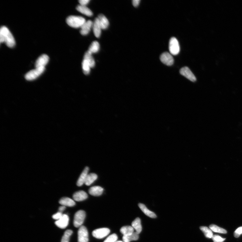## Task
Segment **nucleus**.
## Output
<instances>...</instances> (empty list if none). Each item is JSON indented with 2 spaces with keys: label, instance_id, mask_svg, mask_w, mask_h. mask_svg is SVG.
Masks as SVG:
<instances>
[{
  "label": "nucleus",
  "instance_id": "33",
  "mask_svg": "<svg viewBox=\"0 0 242 242\" xmlns=\"http://www.w3.org/2000/svg\"><path fill=\"white\" fill-rule=\"evenodd\" d=\"M241 234H242V227H240L235 231L234 235L235 238H238Z\"/></svg>",
  "mask_w": 242,
  "mask_h": 242
},
{
  "label": "nucleus",
  "instance_id": "1",
  "mask_svg": "<svg viewBox=\"0 0 242 242\" xmlns=\"http://www.w3.org/2000/svg\"><path fill=\"white\" fill-rule=\"evenodd\" d=\"M0 42L5 43L7 46L9 47H13L15 45L14 37L6 26H2L0 30Z\"/></svg>",
  "mask_w": 242,
  "mask_h": 242
},
{
  "label": "nucleus",
  "instance_id": "22",
  "mask_svg": "<svg viewBox=\"0 0 242 242\" xmlns=\"http://www.w3.org/2000/svg\"><path fill=\"white\" fill-rule=\"evenodd\" d=\"M84 60L88 63L91 68L94 67L95 65V62L91 53L88 51L85 53L84 56Z\"/></svg>",
  "mask_w": 242,
  "mask_h": 242
},
{
  "label": "nucleus",
  "instance_id": "17",
  "mask_svg": "<svg viewBox=\"0 0 242 242\" xmlns=\"http://www.w3.org/2000/svg\"><path fill=\"white\" fill-rule=\"evenodd\" d=\"M98 18L100 25L102 30L107 29L109 25V22L108 19L102 14H100L98 16Z\"/></svg>",
  "mask_w": 242,
  "mask_h": 242
},
{
  "label": "nucleus",
  "instance_id": "31",
  "mask_svg": "<svg viewBox=\"0 0 242 242\" xmlns=\"http://www.w3.org/2000/svg\"><path fill=\"white\" fill-rule=\"evenodd\" d=\"M118 239L117 234H113L111 235L106 239L104 242H116Z\"/></svg>",
  "mask_w": 242,
  "mask_h": 242
},
{
  "label": "nucleus",
  "instance_id": "25",
  "mask_svg": "<svg viewBox=\"0 0 242 242\" xmlns=\"http://www.w3.org/2000/svg\"><path fill=\"white\" fill-rule=\"evenodd\" d=\"M139 238V234L136 232L130 235L123 236V239L124 242H130L132 241L137 240Z\"/></svg>",
  "mask_w": 242,
  "mask_h": 242
},
{
  "label": "nucleus",
  "instance_id": "18",
  "mask_svg": "<svg viewBox=\"0 0 242 242\" xmlns=\"http://www.w3.org/2000/svg\"><path fill=\"white\" fill-rule=\"evenodd\" d=\"M76 9L79 12L87 16L91 17L93 15L92 12L86 6H83L80 5L77 7Z\"/></svg>",
  "mask_w": 242,
  "mask_h": 242
},
{
  "label": "nucleus",
  "instance_id": "36",
  "mask_svg": "<svg viewBox=\"0 0 242 242\" xmlns=\"http://www.w3.org/2000/svg\"><path fill=\"white\" fill-rule=\"evenodd\" d=\"M140 0H133L132 1V4L134 7H137L140 4Z\"/></svg>",
  "mask_w": 242,
  "mask_h": 242
},
{
  "label": "nucleus",
  "instance_id": "28",
  "mask_svg": "<svg viewBox=\"0 0 242 242\" xmlns=\"http://www.w3.org/2000/svg\"><path fill=\"white\" fill-rule=\"evenodd\" d=\"M210 228L212 230L215 232L223 234L227 233V231L224 229L220 228V227L214 224H212L209 226Z\"/></svg>",
  "mask_w": 242,
  "mask_h": 242
},
{
  "label": "nucleus",
  "instance_id": "26",
  "mask_svg": "<svg viewBox=\"0 0 242 242\" xmlns=\"http://www.w3.org/2000/svg\"><path fill=\"white\" fill-rule=\"evenodd\" d=\"M100 49V45L98 42L94 41L91 43L88 51L91 54L98 52Z\"/></svg>",
  "mask_w": 242,
  "mask_h": 242
},
{
  "label": "nucleus",
  "instance_id": "12",
  "mask_svg": "<svg viewBox=\"0 0 242 242\" xmlns=\"http://www.w3.org/2000/svg\"><path fill=\"white\" fill-rule=\"evenodd\" d=\"M93 23L92 21L91 20L86 21L80 27V33L83 36L88 35L91 28L93 27Z\"/></svg>",
  "mask_w": 242,
  "mask_h": 242
},
{
  "label": "nucleus",
  "instance_id": "30",
  "mask_svg": "<svg viewBox=\"0 0 242 242\" xmlns=\"http://www.w3.org/2000/svg\"><path fill=\"white\" fill-rule=\"evenodd\" d=\"M72 233L73 231L71 230H66L62 237L61 242H69L70 236Z\"/></svg>",
  "mask_w": 242,
  "mask_h": 242
},
{
  "label": "nucleus",
  "instance_id": "9",
  "mask_svg": "<svg viewBox=\"0 0 242 242\" xmlns=\"http://www.w3.org/2000/svg\"><path fill=\"white\" fill-rule=\"evenodd\" d=\"M110 230L107 228H101L96 229L92 232V235L95 238L102 239L107 236L110 233Z\"/></svg>",
  "mask_w": 242,
  "mask_h": 242
},
{
  "label": "nucleus",
  "instance_id": "5",
  "mask_svg": "<svg viewBox=\"0 0 242 242\" xmlns=\"http://www.w3.org/2000/svg\"><path fill=\"white\" fill-rule=\"evenodd\" d=\"M85 216V212L84 211L80 210L77 212L74 217V226L76 228L81 227L83 223Z\"/></svg>",
  "mask_w": 242,
  "mask_h": 242
},
{
  "label": "nucleus",
  "instance_id": "34",
  "mask_svg": "<svg viewBox=\"0 0 242 242\" xmlns=\"http://www.w3.org/2000/svg\"><path fill=\"white\" fill-rule=\"evenodd\" d=\"M63 215L62 213L58 212H57V213L53 215L52 216V217L53 219L58 220L61 218Z\"/></svg>",
  "mask_w": 242,
  "mask_h": 242
},
{
  "label": "nucleus",
  "instance_id": "23",
  "mask_svg": "<svg viewBox=\"0 0 242 242\" xmlns=\"http://www.w3.org/2000/svg\"><path fill=\"white\" fill-rule=\"evenodd\" d=\"M98 176L95 173H91L88 174L85 184L87 186H90L96 180Z\"/></svg>",
  "mask_w": 242,
  "mask_h": 242
},
{
  "label": "nucleus",
  "instance_id": "24",
  "mask_svg": "<svg viewBox=\"0 0 242 242\" xmlns=\"http://www.w3.org/2000/svg\"><path fill=\"white\" fill-rule=\"evenodd\" d=\"M120 231L124 236L132 234L134 233V229L131 226H125L120 229Z\"/></svg>",
  "mask_w": 242,
  "mask_h": 242
},
{
  "label": "nucleus",
  "instance_id": "38",
  "mask_svg": "<svg viewBox=\"0 0 242 242\" xmlns=\"http://www.w3.org/2000/svg\"><path fill=\"white\" fill-rule=\"evenodd\" d=\"M116 242H123L121 241H116Z\"/></svg>",
  "mask_w": 242,
  "mask_h": 242
},
{
  "label": "nucleus",
  "instance_id": "7",
  "mask_svg": "<svg viewBox=\"0 0 242 242\" xmlns=\"http://www.w3.org/2000/svg\"><path fill=\"white\" fill-rule=\"evenodd\" d=\"M161 62L164 64L168 66L172 65L174 63V59L172 54L167 52H164L160 56Z\"/></svg>",
  "mask_w": 242,
  "mask_h": 242
},
{
  "label": "nucleus",
  "instance_id": "37",
  "mask_svg": "<svg viewBox=\"0 0 242 242\" xmlns=\"http://www.w3.org/2000/svg\"><path fill=\"white\" fill-rule=\"evenodd\" d=\"M66 209V206H60L59 208V212L62 213L63 211L65 210Z\"/></svg>",
  "mask_w": 242,
  "mask_h": 242
},
{
  "label": "nucleus",
  "instance_id": "32",
  "mask_svg": "<svg viewBox=\"0 0 242 242\" xmlns=\"http://www.w3.org/2000/svg\"><path fill=\"white\" fill-rule=\"evenodd\" d=\"M212 239L214 242H223L226 239H223L218 235H215L212 237Z\"/></svg>",
  "mask_w": 242,
  "mask_h": 242
},
{
  "label": "nucleus",
  "instance_id": "27",
  "mask_svg": "<svg viewBox=\"0 0 242 242\" xmlns=\"http://www.w3.org/2000/svg\"><path fill=\"white\" fill-rule=\"evenodd\" d=\"M201 230L204 233L206 238L211 239L213 236V233L212 230L205 226H201L200 227Z\"/></svg>",
  "mask_w": 242,
  "mask_h": 242
},
{
  "label": "nucleus",
  "instance_id": "4",
  "mask_svg": "<svg viewBox=\"0 0 242 242\" xmlns=\"http://www.w3.org/2000/svg\"><path fill=\"white\" fill-rule=\"evenodd\" d=\"M45 69V67L37 68L27 73L25 75V78L28 80H34L43 73Z\"/></svg>",
  "mask_w": 242,
  "mask_h": 242
},
{
  "label": "nucleus",
  "instance_id": "2",
  "mask_svg": "<svg viewBox=\"0 0 242 242\" xmlns=\"http://www.w3.org/2000/svg\"><path fill=\"white\" fill-rule=\"evenodd\" d=\"M85 19L80 16H70L66 19L68 25L74 28H79L83 25L86 22Z\"/></svg>",
  "mask_w": 242,
  "mask_h": 242
},
{
  "label": "nucleus",
  "instance_id": "16",
  "mask_svg": "<svg viewBox=\"0 0 242 242\" xmlns=\"http://www.w3.org/2000/svg\"><path fill=\"white\" fill-rule=\"evenodd\" d=\"M103 188L99 186H95L90 188L89 190L90 194L94 196H99L102 195Z\"/></svg>",
  "mask_w": 242,
  "mask_h": 242
},
{
  "label": "nucleus",
  "instance_id": "20",
  "mask_svg": "<svg viewBox=\"0 0 242 242\" xmlns=\"http://www.w3.org/2000/svg\"><path fill=\"white\" fill-rule=\"evenodd\" d=\"M138 206L140 209H141L144 213L147 216L150 217L152 218H155L157 217L156 214L153 212L149 210L146 206L143 204L140 203V204H139Z\"/></svg>",
  "mask_w": 242,
  "mask_h": 242
},
{
  "label": "nucleus",
  "instance_id": "6",
  "mask_svg": "<svg viewBox=\"0 0 242 242\" xmlns=\"http://www.w3.org/2000/svg\"><path fill=\"white\" fill-rule=\"evenodd\" d=\"M78 242H88L89 234L88 230L84 226L80 227L78 231Z\"/></svg>",
  "mask_w": 242,
  "mask_h": 242
},
{
  "label": "nucleus",
  "instance_id": "19",
  "mask_svg": "<svg viewBox=\"0 0 242 242\" xmlns=\"http://www.w3.org/2000/svg\"><path fill=\"white\" fill-rule=\"evenodd\" d=\"M59 204L62 206L72 207L75 205V201L69 197H63L59 201Z\"/></svg>",
  "mask_w": 242,
  "mask_h": 242
},
{
  "label": "nucleus",
  "instance_id": "21",
  "mask_svg": "<svg viewBox=\"0 0 242 242\" xmlns=\"http://www.w3.org/2000/svg\"><path fill=\"white\" fill-rule=\"evenodd\" d=\"M132 227L137 234H139L142 230L141 220L139 217H137L132 223Z\"/></svg>",
  "mask_w": 242,
  "mask_h": 242
},
{
  "label": "nucleus",
  "instance_id": "14",
  "mask_svg": "<svg viewBox=\"0 0 242 242\" xmlns=\"http://www.w3.org/2000/svg\"><path fill=\"white\" fill-rule=\"evenodd\" d=\"M73 197L74 201H80L86 199L88 197V195L84 191H80L75 192Z\"/></svg>",
  "mask_w": 242,
  "mask_h": 242
},
{
  "label": "nucleus",
  "instance_id": "15",
  "mask_svg": "<svg viewBox=\"0 0 242 242\" xmlns=\"http://www.w3.org/2000/svg\"><path fill=\"white\" fill-rule=\"evenodd\" d=\"M89 169V168L87 167L85 168L77 181V186H81L85 184L86 177L88 174Z\"/></svg>",
  "mask_w": 242,
  "mask_h": 242
},
{
  "label": "nucleus",
  "instance_id": "10",
  "mask_svg": "<svg viewBox=\"0 0 242 242\" xmlns=\"http://www.w3.org/2000/svg\"><path fill=\"white\" fill-rule=\"evenodd\" d=\"M69 217L66 214H63L61 218L55 222L56 225L61 229H64L68 225Z\"/></svg>",
  "mask_w": 242,
  "mask_h": 242
},
{
  "label": "nucleus",
  "instance_id": "8",
  "mask_svg": "<svg viewBox=\"0 0 242 242\" xmlns=\"http://www.w3.org/2000/svg\"><path fill=\"white\" fill-rule=\"evenodd\" d=\"M180 73L181 75L192 82H194L196 80V77L194 74L187 67L182 68L180 70Z\"/></svg>",
  "mask_w": 242,
  "mask_h": 242
},
{
  "label": "nucleus",
  "instance_id": "13",
  "mask_svg": "<svg viewBox=\"0 0 242 242\" xmlns=\"http://www.w3.org/2000/svg\"><path fill=\"white\" fill-rule=\"evenodd\" d=\"M93 28L95 36L99 38L101 35L102 29L98 18H95L93 23Z\"/></svg>",
  "mask_w": 242,
  "mask_h": 242
},
{
  "label": "nucleus",
  "instance_id": "3",
  "mask_svg": "<svg viewBox=\"0 0 242 242\" xmlns=\"http://www.w3.org/2000/svg\"><path fill=\"white\" fill-rule=\"evenodd\" d=\"M169 50L170 54L173 55H178L180 51L179 42L175 37H172L169 41Z\"/></svg>",
  "mask_w": 242,
  "mask_h": 242
},
{
  "label": "nucleus",
  "instance_id": "11",
  "mask_svg": "<svg viewBox=\"0 0 242 242\" xmlns=\"http://www.w3.org/2000/svg\"><path fill=\"white\" fill-rule=\"evenodd\" d=\"M49 58L46 54H43L39 57L36 61L35 67L36 68L40 67H45L49 61Z\"/></svg>",
  "mask_w": 242,
  "mask_h": 242
},
{
  "label": "nucleus",
  "instance_id": "29",
  "mask_svg": "<svg viewBox=\"0 0 242 242\" xmlns=\"http://www.w3.org/2000/svg\"><path fill=\"white\" fill-rule=\"evenodd\" d=\"M82 65L84 74L86 75L90 73L91 68L88 63L84 59Z\"/></svg>",
  "mask_w": 242,
  "mask_h": 242
},
{
  "label": "nucleus",
  "instance_id": "35",
  "mask_svg": "<svg viewBox=\"0 0 242 242\" xmlns=\"http://www.w3.org/2000/svg\"><path fill=\"white\" fill-rule=\"evenodd\" d=\"M90 0H80L79 1L80 5L86 6V5L89 3Z\"/></svg>",
  "mask_w": 242,
  "mask_h": 242
}]
</instances>
